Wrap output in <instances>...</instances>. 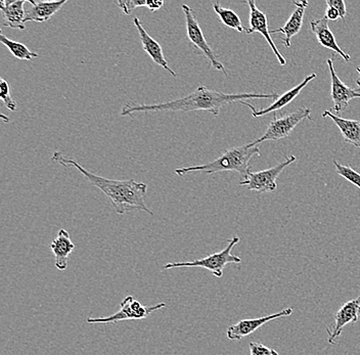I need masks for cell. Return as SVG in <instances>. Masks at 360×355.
<instances>
[{"instance_id":"obj_1","label":"cell","mask_w":360,"mask_h":355,"mask_svg":"<svg viewBox=\"0 0 360 355\" xmlns=\"http://www.w3.org/2000/svg\"><path fill=\"white\" fill-rule=\"evenodd\" d=\"M276 92L274 93H240L229 94L224 92L211 91L206 86H199L188 96L177 98L171 102L143 105V103H130L124 105L121 110V116H131L135 113H148V112H191L206 111L218 116L220 110L224 105L235 102H245L252 98H278Z\"/></svg>"},{"instance_id":"obj_2","label":"cell","mask_w":360,"mask_h":355,"mask_svg":"<svg viewBox=\"0 0 360 355\" xmlns=\"http://www.w3.org/2000/svg\"><path fill=\"white\" fill-rule=\"evenodd\" d=\"M51 161L60 164L63 167L76 168L91 186L98 188L111 200L117 214L122 215L130 211L137 210L154 215L145 202L146 191H148V186L146 183H137L135 179L115 181V179H105L85 169L77 161L69 158L62 152L53 153Z\"/></svg>"},{"instance_id":"obj_3","label":"cell","mask_w":360,"mask_h":355,"mask_svg":"<svg viewBox=\"0 0 360 355\" xmlns=\"http://www.w3.org/2000/svg\"><path fill=\"white\" fill-rule=\"evenodd\" d=\"M261 152L258 146L252 147L250 143L236 147L233 149L225 150L221 156L210 163L202 164V165L191 166V167L177 168L175 174L179 176L190 174L193 172H202L207 174H213L218 172H238L242 176L243 181L246 179L248 175L251 173L250 161L253 157L260 156Z\"/></svg>"},{"instance_id":"obj_4","label":"cell","mask_w":360,"mask_h":355,"mask_svg":"<svg viewBox=\"0 0 360 355\" xmlns=\"http://www.w3.org/2000/svg\"><path fill=\"white\" fill-rule=\"evenodd\" d=\"M227 242H229V245L220 252L211 254L207 257L199 260H193V262L168 264L164 265L162 269L169 271V269H179V267H201V269L210 271L215 278H221L224 276V269L227 264H238L242 262V259L238 256L231 253L236 245L240 242V238L235 235Z\"/></svg>"},{"instance_id":"obj_5","label":"cell","mask_w":360,"mask_h":355,"mask_svg":"<svg viewBox=\"0 0 360 355\" xmlns=\"http://www.w3.org/2000/svg\"><path fill=\"white\" fill-rule=\"evenodd\" d=\"M181 8L184 11V18H186V35H188V39L191 46L198 51V53H201L210 62V65L214 69L222 72L225 76H227V72L224 64L218 60L215 53H214L212 47L209 46L208 42H207L204 32H202L193 8L186 6V4H182Z\"/></svg>"},{"instance_id":"obj_6","label":"cell","mask_w":360,"mask_h":355,"mask_svg":"<svg viewBox=\"0 0 360 355\" xmlns=\"http://www.w3.org/2000/svg\"><path fill=\"white\" fill-rule=\"evenodd\" d=\"M305 119L312 120L311 110L307 109V108H301L294 113L285 115V116L280 117V118L274 115V120H271V122L269 123L264 134L260 138L250 143V145L252 147H256L263 141H278V139L289 138L292 130Z\"/></svg>"},{"instance_id":"obj_7","label":"cell","mask_w":360,"mask_h":355,"mask_svg":"<svg viewBox=\"0 0 360 355\" xmlns=\"http://www.w3.org/2000/svg\"><path fill=\"white\" fill-rule=\"evenodd\" d=\"M296 160V157L292 155L287 156L285 161L281 162L274 167L258 172L250 173L246 179L240 181V186H246L247 190L255 191L258 193L276 192V188H278L276 179L288 166L291 165Z\"/></svg>"},{"instance_id":"obj_8","label":"cell","mask_w":360,"mask_h":355,"mask_svg":"<svg viewBox=\"0 0 360 355\" xmlns=\"http://www.w3.org/2000/svg\"><path fill=\"white\" fill-rule=\"evenodd\" d=\"M330 75V96H332L334 107L333 111L336 112L338 116L340 113L345 111L349 107V103L354 98H360V92L357 89H351L346 85L338 76L336 70L334 68V60L333 58H328L326 60Z\"/></svg>"},{"instance_id":"obj_9","label":"cell","mask_w":360,"mask_h":355,"mask_svg":"<svg viewBox=\"0 0 360 355\" xmlns=\"http://www.w3.org/2000/svg\"><path fill=\"white\" fill-rule=\"evenodd\" d=\"M246 4L250 8V28L246 30L247 34H253V33L256 32L260 33L266 39L270 49H272L274 56L278 58V64L281 66H285L287 65V60L281 55V51H278L276 44L272 40L271 31L269 29V19H267L266 13L261 12L253 0H248Z\"/></svg>"},{"instance_id":"obj_10","label":"cell","mask_w":360,"mask_h":355,"mask_svg":"<svg viewBox=\"0 0 360 355\" xmlns=\"http://www.w3.org/2000/svg\"><path fill=\"white\" fill-rule=\"evenodd\" d=\"M292 314V309H285L278 312V314H269L263 318H252V320H243L231 325L227 329L226 336L229 340H242L245 337L250 336L254 332L257 331L259 328L264 325L269 321L278 320L280 318L290 316Z\"/></svg>"},{"instance_id":"obj_11","label":"cell","mask_w":360,"mask_h":355,"mask_svg":"<svg viewBox=\"0 0 360 355\" xmlns=\"http://www.w3.org/2000/svg\"><path fill=\"white\" fill-rule=\"evenodd\" d=\"M360 316V296L356 299L348 301L338 310L335 316V325L332 330L326 328L328 338V342L334 345L336 340L341 336L344 328L350 323H357Z\"/></svg>"},{"instance_id":"obj_12","label":"cell","mask_w":360,"mask_h":355,"mask_svg":"<svg viewBox=\"0 0 360 355\" xmlns=\"http://www.w3.org/2000/svg\"><path fill=\"white\" fill-rule=\"evenodd\" d=\"M315 78H316V74H310V75L307 76V77H306L300 84L292 87L290 91H285V93L281 94V96H278V98H276L271 105H269V107L264 108V109L257 110L256 109V107H254V105H252V103L247 102H240V103L249 108L252 111V115H253V117H256V118H257V117L265 116V115H269L270 113H276V111H280V110L285 108V105L291 103L292 101H294L295 98L301 93V91L307 86L308 83L311 82V81L315 79Z\"/></svg>"},{"instance_id":"obj_13","label":"cell","mask_w":360,"mask_h":355,"mask_svg":"<svg viewBox=\"0 0 360 355\" xmlns=\"http://www.w3.org/2000/svg\"><path fill=\"white\" fill-rule=\"evenodd\" d=\"M134 24L139 32V39H141V46H143V51L150 56L153 62L157 64L158 66L162 67L164 70L168 72L173 77H177V74L169 67L168 62L164 57L163 49L160 46L159 42L156 41L154 38L150 37V34L146 32L141 24V20L135 17L134 19Z\"/></svg>"},{"instance_id":"obj_14","label":"cell","mask_w":360,"mask_h":355,"mask_svg":"<svg viewBox=\"0 0 360 355\" xmlns=\"http://www.w3.org/2000/svg\"><path fill=\"white\" fill-rule=\"evenodd\" d=\"M28 1L25 0H1L0 1V11H1L2 26L8 27V28L19 29L25 30V17H26V11H25V4Z\"/></svg>"},{"instance_id":"obj_15","label":"cell","mask_w":360,"mask_h":355,"mask_svg":"<svg viewBox=\"0 0 360 355\" xmlns=\"http://www.w3.org/2000/svg\"><path fill=\"white\" fill-rule=\"evenodd\" d=\"M310 28H311L312 32L314 33L317 41H319L321 46L334 51V53H336L337 55L343 58L345 62H350V56L346 53L338 44L336 37H335L333 31L330 30V26H328V21L326 18H321V19L314 20V21L310 22Z\"/></svg>"},{"instance_id":"obj_16","label":"cell","mask_w":360,"mask_h":355,"mask_svg":"<svg viewBox=\"0 0 360 355\" xmlns=\"http://www.w3.org/2000/svg\"><path fill=\"white\" fill-rule=\"evenodd\" d=\"M295 4L294 12L292 13L291 17L288 20L287 23L283 25L281 28L271 30L272 33H281L283 35V44L285 47L290 49L291 47V39L294 36L300 32L301 28L303 26L304 13H305L306 8L309 6V2L307 0L303 1H294Z\"/></svg>"},{"instance_id":"obj_17","label":"cell","mask_w":360,"mask_h":355,"mask_svg":"<svg viewBox=\"0 0 360 355\" xmlns=\"http://www.w3.org/2000/svg\"><path fill=\"white\" fill-rule=\"evenodd\" d=\"M49 248L55 256V264L58 271H66L70 256L75 249V244L66 229L60 228L58 237L49 245Z\"/></svg>"},{"instance_id":"obj_18","label":"cell","mask_w":360,"mask_h":355,"mask_svg":"<svg viewBox=\"0 0 360 355\" xmlns=\"http://www.w3.org/2000/svg\"><path fill=\"white\" fill-rule=\"evenodd\" d=\"M31 8L26 11L25 24L27 22H36V23H44L51 20L56 13L60 12L63 6L67 4V0L60 1H39L36 2L29 0Z\"/></svg>"},{"instance_id":"obj_19","label":"cell","mask_w":360,"mask_h":355,"mask_svg":"<svg viewBox=\"0 0 360 355\" xmlns=\"http://www.w3.org/2000/svg\"><path fill=\"white\" fill-rule=\"evenodd\" d=\"M323 118L332 119L335 125L339 128L343 136L344 141L354 147L360 149V122L357 120L342 118V117L334 115L330 111H325L321 115Z\"/></svg>"},{"instance_id":"obj_20","label":"cell","mask_w":360,"mask_h":355,"mask_svg":"<svg viewBox=\"0 0 360 355\" xmlns=\"http://www.w3.org/2000/svg\"><path fill=\"white\" fill-rule=\"evenodd\" d=\"M134 299L131 295L127 296V297L124 299L122 303H121L119 311L112 314V316H108V318H89L86 321L89 323H118V321H122L143 320L141 316L131 307V302Z\"/></svg>"},{"instance_id":"obj_21","label":"cell","mask_w":360,"mask_h":355,"mask_svg":"<svg viewBox=\"0 0 360 355\" xmlns=\"http://www.w3.org/2000/svg\"><path fill=\"white\" fill-rule=\"evenodd\" d=\"M214 12L217 13L219 17L220 21L227 28L233 29V30L238 31V32H246L247 29L245 28L244 25L242 23L240 15L233 12V10L229 8H222L218 2L213 4Z\"/></svg>"},{"instance_id":"obj_22","label":"cell","mask_w":360,"mask_h":355,"mask_svg":"<svg viewBox=\"0 0 360 355\" xmlns=\"http://www.w3.org/2000/svg\"><path fill=\"white\" fill-rule=\"evenodd\" d=\"M0 42L4 46L8 47V51L13 53V57L18 58V60H30L33 58H38V53H33L30 49H28L25 44L21 42L13 41V40L8 39L4 34L0 35Z\"/></svg>"},{"instance_id":"obj_23","label":"cell","mask_w":360,"mask_h":355,"mask_svg":"<svg viewBox=\"0 0 360 355\" xmlns=\"http://www.w3.org/2000/svg\"><path fill=\"white\" fill-rule=\"evenodd\" d=\"M334 165L336 167L337 173L340 176L345 179L349 183L354 184L360 190V173L349 166L342 165L337 160H334Z\"/></svg>"},{"instance_id":"obj_24","label":"cell","mask_w":360,"mask_h":355,"mask_svg":"<svg viewBox=\"0 0 360 355\" xmlns=\"http://www.w3.org/2000/svg\"><path fill=\"white\" fill-rule=\"evenodd\" d=\"M0 98L4 103L6 107L11 111L15 112L18 110V105L15 101L13 100L11 96V86L8 81L1 78L0 79Z\"/></svg>"},{"instance_id":"obj_25","label":"cell","mask_w":360,"mask_h":355,"mask_svg":"<svg viewBox=\"0 0 360 355\" xmlns=\"http://www.w3.org/2000/svg\"><path fill=\"white\" fill-rule=\"evenodd\" d=\"M116 6L121 8L125 15H130L136 8L146 6V0H126V1H116Z\"/></svg>"},{"instance_id":"obj_26","label":"cell","mask_w":360,"mask_h":355,"mask_svg":"<svg viewBox=\"0 0 360 355\" xmlns=\"http://www.w3.org/2000/svg\"><path fill=\"white\" fill-rule=\"evenodd\" d=\"M249 348L250 355H280L276 349L267 347L262 343L251 342Z\"/></svg>"},{"instance_id":"obj_27","label":"cell","mask_w":360,"mask_h":355,"mask_svg":"<svg viewBox=\"0 0 360 355\" xmlns=\"http://www.w3.org/2000/svg\"><path fill=\"white\" fill-rule=\"evenodd\" d=\"M326 4L328 6H333V8H336L341 19L345 20L347 10H346L345 2L343 0H326Z\"/></svg>"},{"instance_id":"obj_28","label":"cell","mask_w":360,"mask_h":355,"mask_svg":"<svg viewBox=\"0 0 360 355\" xmlns=\"http://www.w3.org/2000/svg\"><path fill=\"white\" fill-rule=\"evenodd\" d=\"M325 18L328 21H337V20L341 19L339 12L333 6L326 8Z\"/></svg>"},{"instance_id":"obj_29","label":"cell","mask_w":360,"mask_h":355,"mask_svg":"<svg viewBox=\"0 0 360 355\" xmlns=\"http://www.w3.org/2000/svg\"><path fill=\"white\" fill-rule=\"evenodd\" d=\"M146 6L150 12H157V11H160L163 8L164 1H162V0H148V1H146Z\"/></svg>"},{"instance_id":"obj_30","label":"cell","mask_w":360,"mask_h":355,"mask_svg":"<svg viewBox=\"0 0 360 355\" xmlns=\"http://www.w3.org/2000/svg\"><path fill=\"white\" fill-rule=\"evenodd\" d=\"M356 70L359 74V78H357L356 80L357 85H359V89H357V91L360 92V66L357 67Z\"/></svg>"},{"instance_id":"obj_31","label":"cell","mask_w":360,"mask_h":355,"mask_svg":"<svg viewBox=\"0 0 360 355\" xmlns=\"http://www.w3.org/2000/svg\"><path fill=\"white\" fill-rule=\"evenodd\" d=\"M1 118L4 119L6 122H10V119L6 118V116H4V114H1Z\"/></svg>"}]
</instances>
